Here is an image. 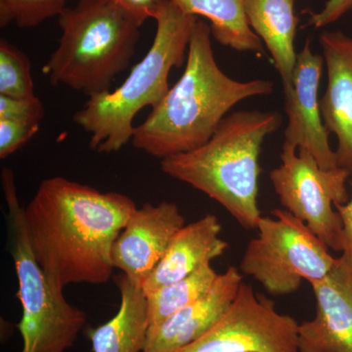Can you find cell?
Returning a JSON list of instances; mask_svg holds the SVG:
<instances>
[{
	"instance_id": "1",
	"label": "cell",
	"mask_w": 352,
	"mask_h": 352,
	"mask_svg": "<svg viewBox=\"0 0 352 352\" xmlns=\"http://www.w3.org/2000/svg\"><path fill=\"white\" fill-rule=\"evenodd\" d=\"M136 208L124 194L62 176L44 179L24 208L34 256L57 288L108 283L113 243Z\"/></svg>"
},
{
	"instance_id": "2",
	"label": "cell",
	"mask_w": 352,
	"mask_h": 352,
	"mask_svg": "<svg viewBox=\"0 0 352 352\" xmlns=\"http://www.w3.org/2000/svg\"><path fill=\"white\" fill-rule=\"evenodd\" d=\"M273 91L270 80L239 82L227 76L214 58L210 25L198 20L182 78L135 126L132 145L161 160L193 151L212 138L234 106Z\"/></svg>"
},
{
	"instance_id": "3",
	"label": "cell",
	"mask_w": 352,
	"mask_h": 352,
	"mask_svg": "<svg viewBox=\"0 0 352 352\" xmlns=\"http://www.w3.org/2000/svg\"><path fill=\"white\" fill-rule=\"evenodd\" d=\"M275 111H237L220 122L198 149L161 160V170L217 201L243 228L256 229L259 156L266 138L281 126Z\"/></svg>"
},
{
	"instance_id": "4",
	"label": "cell",
	"mask_w": 352,
	"mask_h": 352,
	"mask_svg": "<svg viewBox=\"0 0 352 352\" xmlns=\"http://www.w3.org/2000/svg\"><path fill=\"white\" fill-rule=\"evenodd\" d=\"M157 31L150 50L113 91L88 97L74 115L76 126L90 134V149L101 154L120 151L133 138L134 118L145 107L156 108L168 90L171 69L186 62L198 17L184 13L170 0H159Z\"/></svg>"
},
{
	"instance_id": "5",
	"label": "cell",
	"mask_w": 352,
	"mask_h": 352,
	"mask_svg": "<svg viewBox=\"0 0 352 352\" xmlns=\"http://www.w3.org/2000/svg\"><path fill=\"white\" fill-rule=\"evenodd\" d=\"M59 25V45L43 67L51 85L88 97L110 91L131 64L141 25L111 0H80L60 14Z\"/></svg>"
},
{
	"instance_id": "6",
	"label": "cell",
	"mask_w": 352,
	"mask_h": 352,
	"mask_svg": "<svg viewBox=\"0 0 352 352\" xmlns=\"http://www.w3.org/2000/svg\"><path fill=\"white\" fill-rule=\"evenodd\" d=\"M1 183L7 205L9 252L22 305L18 325L23 340L21 352H66L85 328L87 314L65 298L63 289L53 284L36 261L10 168H2Z\"/></svg>"
},
{
	"instance_id": "7",
	"label": "cell",
	"mask_w": 352,
	"mask_h": 352,
	"mask_svg": "<svg viewBox=\"0 0 352 352\" xmlns=\"http://www.w3.org/2000/svg\"><path fill=\"white\" fill-rule=\"evenodd\" d=\"M272 217H261L258 237L245 248L239 270L254 278L268 294L296 293L302 280L308 283L326 276L337 258L329 247L288 210L276 208Z\"/></svg>"
},
{
	"instance_id": "8",
	"label": "cell",
	"mask_w": 352,
	"mask_h": 352,
	"mask_svg": "<svg viewBox=\"0 0 352 352\" xmlns=\"http://www.w3.org/2000/svg\"><path fill=\"white\" fill-rule=\"evenodd\" d=\"M282 147L281 164L270 178L280 203L302 220L328 245L342 252V222L335 205L349 200L346 182L351 173L342 168L323 170L305 148Z\"/></svg>"
},
{
	"instance_id": "9",
	"label": "cell",
	"mask_w": 352,
	"mask_h": 352,
	"mask_svg": "<svg viewBox=\"0 0 352 352\" xmlns=\"http://www.w3.org/2000/svg\"><path fill=\"white\" fill-rule=\"evenodd\" d=\"M300 324L274 300L241 284L230 307L201 339L178 352H300Z\"/></svg>"
},
{
	"instance_id": "10",
	"label": "cell",
	"mask_w": 352,
	"mask_h": 352,
	"mask_svg": "<svg viewBox=\"0 0 352 352\" xmlns=\"http://www.w3.org/2000/svg\"><path fill=\"white\" fill-rule=\"evenodd\" d=\"M324 58L312 51L307 39L296 57L293 83L285 94V111L288 126L285 129L283 145L305 148L311 153L323 170L338 166L337 155L329 143L330 132L322 119L319 85L323 73Z\"/></svg>"
},
{
	"instance_id": "11",
	"label": "cell",
	"mask_w": 352,
	"mask_h": 352,
	"mask_svg": "<svg viewBox=\"0 0 352 352\" xmlns=\"http://www.w3.org/2000/svg\"><path fill=\"white\" fill-rule=\"evenodd\" d=\"M184 226L185 217L175 203H146L136 208L113 243V268L142 288L175 234Z\"/></svg>"
},
{
	"instance_id": "12",
	"label": "cell",
	"mask_w": 352,
	"mask_h": 352,
	"mask_svg": "<svg viewBox=\"0 0 352 352\" xmlns=\"http://www.w3.org/2000/svg\"><path fill=\"white\" fill-rule=\"evenodd\" d=\"M309 284L316 314L300 324V352H352V256L342 252L325 277Z\"/></svg>"
},
{
	"instance_id": "13",
	"label": "cell",
	"mask_w": 352,
	"mask_h": 352,
	"mask_svg": "<svg viewBox=\"0 0 352 352\" xmlns=\"http://www.w3.org/2000/svg\"><path fill=\"white\" fill-rule=\"evenodd\" d=\"M243 275L229 266L203 298L148 330L143 352H178L214 327L237 295Z\"/></svg>"
},
{
	"instance_id": "14",
	"label": "cell",
	"mask_w": 352,
	"mask_h": 352,
	"mask_svg": "<svg viewBox=\"0 0 352 352\" xmlns=\"http://www.w3.org/2000/svg\"><path fill=\"white\" fill-rule=\"evenodd\" d=\"M327 89L320 99L324 124L338 139V166L352 175V36L342 32L320 36Z\"/></svg>"
},
{
	"instance_id": "15",
	"label": "cell",
	"mask_w": 352,
	"mask_h": 352,
	"mask_svg": "<svg viewBox=\"0 0 352 352\" xmlns=\"http://www.w3.org/2000/svg\"><path fill=\"white\" fill-rule=\"evenodd\" d=\"M222 226L214 214L185 224L175 234L157 267L142 285L145 295L175 283L219 258L229 248L219 237Z\"/></svg>"
},
{
	"instance_id": "16",
	"label": "cell",
	"mask_w": 352,
	"mask_h": 352,
	"mask_svg": "<svg viewBox=\"0 0 352 352\" xmlns=\"http://www.w3.org/2000/svg\"><path fill=\"white\" fill-rule=\"evenodd\" d=\"M245 8L250 27L270 51L284 91H288L298 57L295 0H245Z\"/></svg>"
},
{
	"instance_id": "17",
	"label": "cell",
	"mask_w": 352,
	"mask_h": 352,
	"mask_svg": "<svg viewBox=\"0 0 352 352\" xmlns=\"http://www.w3.org/2000/svg\"><path fill=\"white\" fill-rule=\"evenodd\" d=\"M120 294L117 314L99 327L88 330L94 352H143L149 320L147 302L141 287L122 274L116 278Z\"/></svg>"
},
{
	"instance_id": "18",
	"label": "cell",
	"mask_w": 352,
	"mask_h": 352,
	"mask_svg": "<svg viewBox=\"0 0 352 352\" xmlns=\"http://www.w3.org/2000/svg\"><path fill=\"white\" fill-rule=\"evenodd\" d=\"M183 12L210 22L217 43L241 52L264 55L263 41L254 34L245 15V0H170Z\"/></svg>"
},
{
	"instance_id": "19",
	"label": "cell",
	"mask_w": 352,
	"mask_h": 352,
	"mask_svg": "<svg viewBox=\"0 0 352 352\" xmlns=\"http://www.w3.org/2000/svg\"><path fill=\"white\" fill-rule=\"evenodd\" d=\"M219 273L210 264L183 278L145 295L149 328L163 323L171 315L203 298L214 286Z\"/></svg>"
},
{
	"instance_id": "20",
	"label": "cell",
	"mask_w": 352,
	"mask_h": 352,
	"mask_svg": "<svg viewBox=\"0 0 352 352\" xmlns=\"http://www.w3.org/2000/svg\"><path fill=\"white\" fill-rule=\"evenodd\" d=\"M0 95L17 99L36 97L29 57L4 38L0 41Z\"/></svg>"
},
{
	"instance_id": "21",
	"label": "cell",
	"mask_w": 352,
	"mask_h": 352,
	"mask_svg": "<svg viewBox=\"0 0 352 352\" xmlns=\"http://www.w3.org/2000/svg\"><path fill=\"white\" fill-rule=\"evenodd\" d=\"M69 0H0V25L15 23L21 29L36 27L59 16Z\"/></svg>"
},
{
	"instance_id": "22",
	"label": "cell",
	"mask_w": 352,
	"mask_h": 352,
	"mask_svg": "<svg viewBox=\"0 0 352 352\" xmlns=\"http://www.w3.org/2000/svg\"><path fill=\"white\" fill-rule=\"evenodd\" d=\"M38 129V122L0 120V159H6L21 149Z\"/></svg>"
},
{
	"instance_id": "23",
	"label": "cell",
	"mask_w": 352,
	"mask_h": 352,
	"mask_svg": "<svg viewBox=\"0 0 352 352\" xmlns=\"http://www.w3.org/2000/svg\"><path fill=\"white\" fill-rule=\"evenodd\" d=\"M43 116V104L38 97L17 99L0 95V120L39 124Z\"/></svg>"
},
{
	"instance_id": "24",
	"label": "cell",
	"mask_w": 352,
	"mask_h": 352,
	"mask_svg": "<svg viewBox=\"0 0 352 352\" xmlns=\"http://www.w3.org/2000/svg\"><path fill=\"white\" fill-rule=\"evenodd\" d=\"M352 10V0H328L319 12H309L308 24L315 28H324L333 24Z\"/></svg>"
},
{
	"instance_id": "25",
	"label": "cell",
	"mask_w": 352,
	"mask_h": 352,
	"mask_svg": "<svg viewBox=\"0 0 352 352\" xmlns=\"http://www.w3.org/2000/svg\"><path fill=\"white\" fill-rule=\"evenodd\" d=\"M142 25L145 21L154 18L159 0H111Z\"/></svg>"
},
{
	"instance_id": "26",
	"label": "cell",
	"mask_w": 352,
	"mask_h": 352,
	"mask_svg": "<svg viewBox=\"0 0 352 352\" xmlns=\"http://www.w3.org/2000/svg\"><path fill=\"white\" fill-rule=\"evenodd\" d=\"M335 208L342 222V252L352 256V195L347 203L337 204Z\"/></svg>"
}]
</instances>
